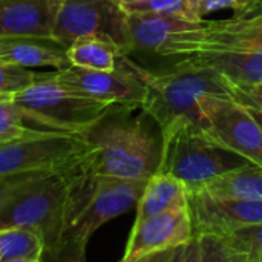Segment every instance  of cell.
<instances>
[{
  "label": "cell",
  "instance_id": "cell-1",
  "mask_svg": "<svg viewBox=\"0 0 262 262\" xmlns=\"http://www.w3.org/2000/svg\"><path fill=\"white\" fill-rule=\"evenodd\" d=\"M140 106H115L86 135L92 144L88 170L92 175L147 181L157 173L161 143L146 123L149 117H134Z\"/></svg>",
  "mask_w": 262,
  "mask_h": 262
},
{
  "label": "cell",
  "instance_id": "cell-2",
  "mask_svg": "<svg viewBox=\"0 0 262 262\" xmlns=\"http://www.w3.org/2000/svg\"><path fill=\"white\" fill-rule=\"evenodd\" d=\"M86 169L0 177V229L38 230L46 246L64 232L72 184ZM45 246V247H46Z\"/></svg>",
  "mask_w": 262,
  "mask_h": 262
},
{
  "label": "cell",
  "instance_id": "cell-3",
  "mask_svg": "<svg viewBox=\"0 0 262 262\" xmlns=\"http://www.w3.org/2000/svg\"><path fill=\"white\" fill-rule=\"evenodd\" d=\"M140 75L146 84L141 109L157 123L160 132L180 120L200 124V103L204 98L230 97L224 75L190 58H181L180 63L163 72L140 68Z\"/></svg>",
  "mask_w": 262,
  "mask_h": 262
},
{
  "label": "cell",
  "instance_id": "cell-4",
  "mask_svg": "<svg viewBox=\"0 0 262 262\" xmlns=\"http://www.w3.org/2000/svg\"><path fill=\"white\" fill-rule=\"evenodd\" d=\"M249 164V160L212 140L196 121L180 120L161 130L157 172L180 180L187 190Z\"/></svg>",
  "mask_w": 262,
  "mask_h": 262
},
{
  "label": "cell",
  "instance_id": "cell-5",
  "mask_svg": "<svg viewBox=\"0 0 262 262\" xmlns=\"http://www.w3.org/2000/svg\"><path fill=\"white\" fill-rule=\"evenodd\" d=\"M14 100L25 120L69 134H88L115 107L68 91L55 72H37L34 83Z\"/></svg>",
  "mask_w": 262,
  "mask_h": 262
},
{
  "label": "cell",
  "instance_id": "cell-6",
  "mask_svg": "<svg viewBox=\"0 0 262 262\" xmlns=\"http://www.w3.org/2000/svg\"><path fill=\"white\" fill-rule=\"evenodd\" d=\"M146 183L144 180H121L89 172L78 175L72 184L63 235L89 243L101 226L138 204Z\"/></svg>",
  "mask_w": 262,
  "mask_h": 262
},
{
  "label": "cell",
  "instance_id": "cell-7",
  "mask_svg": "<svg viewBox=\"0 0 262 262\" xmlns=\"http://www.w3.org/2000/svg\"><path fill=\"white\" fill-rule=\"evenodd\" d=\"M91 154L92 144L86 134L34 129L28 137L0 146V177L88 170Z\"/></svg>",
  "mask_w": 262,
  "mask_h": 262
},
{
  "label": "cell",
  "instance_id": "cell-8",
  "mask_svg": "<svg viewBox=\"0 0 262 262\" xmlns=\"http://www.w3.org/2000/svg\"><path fill=\"white\" fill-rule=\"evenodd\" d=\"M130 51L161 57L187 58L201 52L207 41L204 21L157 14H126Z\"/></svg>",
  "mask_w": 262,
  "mask_h": 262
},
{
  "label": "cell",
  "instance_id": "cell-9",
  "mask_svg": "<svg viewBox=\"0 0 262 262\" xmlns=\"http://www.w3.org/2000/svg\"><path fill=\"white\" fill-rule=\"evenodd\" d=\"M200 126L223 147L262 167V129L250 111L230 97L212 95L200 103Z\"/></svg>",
  "mask_w": 262,
  "mask_h": 262
},
{
  "label": "cell",
  "instance_id": "cell-10",
  "mask_svg": "<svg viewBox=\"0 0 262 262\" xmlns=\"http://www.w3.org/2000/svg\"><path fill=\"white\" fill-rule=\"evenodd\" d=\"M103 35L130 52L126 12L115 0H61L52 37L69 46L80 37Z\"/></svg>",
  "mask_w": 262,
  "mask_h": 262
},
{
  "label": "cell",
  "instance_id": "cell-11",
  "mask_svg": "<svg viewBox=\"0 0 262 262\" xmlns=\"http://www.w3.org/2000/svg\"><path fill=\"white\" fill-rule=\"evenodd\" d=\"M55 77L77 95L115 106H141L146 97L140 66L127 60L126 55H121V63L112 72L69 66L55 71Z\"/></svg>",
  "mask_w": 262,
  "mask_h": 262
},
{
  "label": "cell",
  "instance_id": "cell-12",
  "mask_svg": "<svg viewBox=\"0 0 262 262\" xmlns=\"http://www.w3.org/2000/svg\"><path fill=\"white\" fill-rule=\"evenodd\" d=\"M189 209L193 235L227 236L236 230L262 224V201L215 198L203 190H190Z\"/></svg>",
  "mask_w": 262,
  "mask_h": 262
},
{
  "label": "cell",
  "instance_id": "cell-13",
  "mask_svg": "<svg viewBox=\"0 0 262 262\" xmlns=\"http://www.w3.org/2000/svg\"><path fill=\"white\" fill-rule=\"evenodd\" d=\"M193 236L190 209L187 206L135 221L121 262H132L163 250L187 244Z\"/></svg>",
  "mask_w": 262,
  "mask_h": 262
},
{
  "label": "cell",
  "instance_id": "cell-14",
  "mask_svg": "<svg viewBox=\"0 0 262 262\" xmlns=\"http://www.w3.org/2000/svg\"><path fill=\"white\" fill-rule=\"evenodd\" d=\"M61 0H0V38L52 37Z\"/></svg>",
  "mask_w": 262,
  "mask_h": 262
},
{
  "label": "cell",
  "instance_id": "cell-15",
  "mask_svg": "<svg viewBox=\"0 0 262 262\" xmlns=\"http://www.w3.org/2000/svg\"><path fill=\"white\" fill-rule=\"evenodd\" d=\"M0 61L21 68H52L55 71L71 66L68 46L54 37H11L0 38Z\"/></svg>",
  "mask_w": 262,
  "mask_h": 262
},
{
  "label": "cell",
  "instance_id": "cell-16",
  "mask_svg": "<svg viewBox=\"0 0 262 262\" xmlns=\"http://www.w3.org/2000/svg\"><path fill=\"white\" fill-rule=\"evenodd\" d=\"M204 23L207 28V41L201 52H262V12L246 18L207 20Z\"/></svg>",
  "mask_w": 262,
  "mask_h": 262
},
{
  "label": "cell",
  "instance_id": "cell-17",
  "mask_svg": "<svg viewBox=\"0 0 262 262\" xmlns=\"http://www.w3.org/2000/svg\"><path fill=\"white\" fill-rule=\"evenodd\" d=\"M187 204L189 195L186 184L173 177L157 172L146 183L143 195L137 204L135 221H141Z\"/></svg>",
  "mask_w": 262,
  "mask_h": 262
},
{
  "label": "cell",
  "instance_id": "cell-18",
  "mask_svg": "<svg viewBox=\"0 0 262 262\" xmlns=\"http://www.w3.org/2000/svg\"><path fill=\"white\" fill-rule=\"evenodd\" d=\"M198 64L215 69L232 81H262V52L206 51L187 57Z\"/></svg>",
  "mask_w": 262,
  "mask_h": 262
},
{
  "label": "cell",
  "instance_id": "cell-19",
  "mask_svg": "<svg viewBox=\"0 0 262 262\" xmlns=\"http://www.w3.org/2000/svg\"><path fill=\"white\" fill-rule=\"evenodd\" d=\"M123 51L117 43L103 35L80 37L68 46V60L71 66L112 72L118 68Z\"/></svg>",
  "mask_w": 262,
  "mask_h": 262
},
{
  "label": "cell",
  "instance_id": "cell-20",
  "mask_svg": "<svg viewBox=\"0 0 262 262\" xmlns=\"http://www.w3.org/2000/svg\"><path fill=\"white\" fill-rule=\"evenodd\" d=\"M190 190H203L215 198H238L262 201V167L249 164L216 177L200 187ZM187 190V192H190Z\"/></svg>",
  "mask_w": 262,
  "mask_h": 262
},
{
  "label": "cell",
  "instance_id": "cell-21",
  "mask_svg": "<svg viewBox=\"0 0 262 262\" xmlns=\"http://www.w3.org/2000/svg\"><path fill=\"white\" fill-rule=\"evenodd\" d=\"M45 246V236L38 230L25 227L0 229V262L41 256Z\"/></svg>",
  "mask_w": 262,
  "mask_h": 262
},
{
  "label": "cell",
  "instance_id": "cell-22",
  "mask_svg": "<svg viewBox=\"0 0 262 262\" xmlns=\"http://www.w3.org/2000/svg\"><path fill=\"white\" fill-rule=\"evenodd\" d=\"M189 5L196 21H207L210 15L221 11H230V18H246L262 12V0H189Z\"/></svg>",
  "mask_w": 262,
  "mask_h": 262
},
{
  "label": "cell",
  "instance_id": "cell-23",
  "mask_svg": "<svg viewBox=\"0 0 262 262\" xmlns=\"http://www.w3.org/2000/svg\"><path fill=\"white\" fill-rule=\"evenodd\" d=\"M14 95H0V146L28 137L34 129L28 127Z\"/></svg>",
  "mask_w": 262,
  "mask_h": 262
},
{
  "label": "cell",
  "instance_id": "cell-24",
  "mask_svg": "<svg viewBox=\"0 0 262 262\" xmlns=\"http://www.w3.org/2000/svg\"><path fill=\"white\" fill-rule=\"evenodd\" d=\"M86 247L88 241L61 235L55 243L45 247L40 262H86Z\"/></svg>",
  "mask_w": 262,
  "mask_h": 262
},
{
  "label": "cell",
  "instance_id": "cell-25",
  "mask_svg": "<svg viewBox=\"0 0 262 262\" xmlns=\"http://www.w3.org/2000/svg\"><path fill=\"white\" fill-rule=\"evenodd\" d=\"M198 239L201 249V262H249L246 253L238 252L223 236L200 235Z\"/></svg>",
  "mask_w": 262,
  "mask_h": 262
},
{
  "label": "cell",
  "instance_id": "cell-26",
  "mask_svg": "<svg viewBox=\"0 0 262 262\" xmlns=\"http://www.w3.org/2000/svg\"><path fill=\"white\" fill-rule=\"evenodd\" d=\"M37 77V72L12 63L0 61V95H15L29 88Z\"/></svg>",
  "mask_w": 262,
  "mask_h": 262
},
{
  "label": "cell",
  "instance_id": "cell-27",
  "mask_svg": "<svg viewBox=\"0 0 262 262\" xmlns=\"http://www.w3.org/2000/svg\"><path fill=\"white\" fill-rule=\"evenodd\" d=\"M126 14L140 12V14H157V15H170L181 17L186 20L196 21L192 15L189 0H146L140 5H135L124 11Z\"/></svg>",
  "mask_w": 262,
  "mask_h": 262
},
{
  "label": "cell",
  "instance_id": "cell-28",
  "mask_svg": "<svg viewBox=\"0 0 262 262\" xmlns=\"http://www.w3.org/2000/svg\"><path fill=\"white\" fill-rule=\"evenodd\" d=\"M223 238L238 252L246 253L249 262L262 258V224L236 230Z\"/></svg>",
  "mask_w": 262,
  "mask_h": 262
},
{
  "label": "cell",
  "instance_id": "cell-29",
  "mask_svg": "<svg viewBox=\"0 0 262 262\" xmlns=\"http://www.w3.org/2000/svg\"><path fill=\"white\" fill-rule=\"evenodd\" d=\"M230 97L247 109L262 111V81L259 83H243L229 80Z\"/></svg>",
  "mask_w": 262,
  "mask_h": 262
},
{
  "label": "cell",
  "instance_id": "cell-30",
  "mask_svg": "<svg viewBox=\"0 0 262 262\" xmlns=\"http://www.w3.org/2000/svg\"><path fill=\"white\" fill-rule=\"evenodd\" d=\"M183 262H201V249L198 236H192V239L184 247Z\"/></svg>",
  "mask_w": 262,
  "mask_h": 262
},
{
  "label": "cell",
  "instance_id": "cell-31",
  "mask_svg": "<svg viewBox=\"0 0 262 262\" xmlns=\"http://www.w3.org/2000/svg\"><path fill=\"white\" fill-rule=\"evenodd\" d=\"M178 249V247H177ZM177 249H169V250H163V252H157V253H150V255H146L137 261L132 262H170L172 256L175 255Z\"/></svg>",
  "mask_w": 262,
  "mask_h": 262
},
{
  "label": "cell",
  "instance_id": "cell-32",
  "mask_svg": "<svg viewBox=\"0 0 262 262\" xmlns=\"http://www.w3.org/2000/svg\"><path fill=\"white\" fill-rule=\"evenodd\" d=\"M117 2V5L123 9V11H127L129 8H132V6H135V5H140V3H143V2H146V0H115Z\"/></svg>",
  "mask_w": 262,
  "mask_h": 262
},
{
  "label": "cell",
  "instance_id": "cell-33",
  "mask_svg": "<svg viewBox=\"0 0 262 262\" xmlns=\"http://www.w3.org/2000/svg\"><path fill=\"white\" fill-rule=\"evenodd\" d=\"M184 247H186V244H184V246H180V247L177 249V252H175V255L172 256V259H170V262H183V255H184Z\"/></svg>",
  "mask_w": 262,
  "mask_h": 262
},
{
  "label": "cell",
  "instance_id": "cell-34",
  "mask_svg": "<svg viewBox=\"0 0 262 262\" xmlns=\"http://www.w3.org/2000/svg\"><path fill=\"white\" fill-rule=\"evenodd\" d=\"M41 256H32V258H15V259H9L5 262H40Z\"/></svg>",
  "mask_w": 262,
  "mask_h": 262
},
{
  "label": "cell",
  "instance_id": "cell-35",
  "mask_svg": "<svg viewBox=\"0 0 262 262\" xmlns=\"http://www.w3.org/2000/svg\"><path fill=\"white\" fill-rule=\"evenodd\" d=\"M250 111V114L255 117V120L258 121V124L261 126L262 129V111H256V109H249Z\"/></svg>",
  "mask_w": 262,
  "mask_h": 262
},
{
  "label": "cell",
  "instance_id": "cell-36",
  "mask_svg": "<svg viewBox=\"0 0 262 262\" xmlns=\"http://www.w3.org/2000/svg\"><path fill=\"white\" fill-rule=\"evenodd\" d=\"M250 262H262V258H259V259H255V261H250Z\"/></svg>",
  "mask_w": 262,
  "mask_h": 262
}]
</instances>
